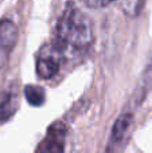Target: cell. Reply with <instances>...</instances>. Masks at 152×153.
Masks as SVG:
<instances>
[{
  "label": "cell",
  "instance_id": "ba28073f",
  "mask_svg": "<svg viewBox=\"0 0 152 153\" xmlns=\"http://www.w3.org/2000/svg\"><path fill=\"white\" fill-rule=\"evenodd\" d=\"M117 5L123 10L124 13L128 16H136L140 13L142 8L144 7V1H139V0H131V1H120Z\"/></svg>",
  "mask_w": 152,
  "mask_h": 153
},
{
  "label": "cell",
  "instance_id": "52a82bcc",
  "mask_svg": "<svg viewBox=\"0 0 152 153\" xmlns=\"http://www.w3.org/2000/svg\"><path fill=\"white\" fill-rule=\"evenodd\" d=\"M24 97L32 106H42L45 102V89L38 85H27L24 87Z\"/></svg>",
  "mask_w": 152,
  "mask_h": 153
},
{
  "label": "cell",
  "instance_id": "5b68a950",
  "mask_svg": "<svg viewBox=\"0 0 152 153\" xmlns=\"http://www.w3.org/2000/svg\"><path fill=\"white\" fill-rule=\"evenodd\" d=\"M132 121H133L132 113H123L116 120L115 125L112 128V132H110L109 144H108V153L117 149L121 145V143L125 140V136L128 133L129 128H131Z\"/></svg>",
  "mask_w": 152,
  "mask_h": 153
},
{
  "label": "cell",
  "instance_id": "6da1fadb",
  "mask_svg": "<svg viewBox=\"0 0 152 153\" xmlns=\"http://www.w3.org/2000/svg\"><path fill=\"white\" fill-rule=\"evenodd\" d=\"M94 28L90 18L77 7L70 5L57 22L53 42L66 58H75L90 48Z\"/></svg>",
  "mask_w": 152,
  "mask_h": 153
},
{
  "label": "cell",
  "instance_id": "7a4b0ae2",
  "mask_svg": "<svg viewBox=\"0 0 152 153\" xmlns=\"http://www.w3.org/2000/svg\"><path fill=\"white\" fill-rule=\"evenodd\" d=\"M63 61V54L55 46V43H46L37 55V74L42 79L54 78L61 70Z\"/></svg>",
  "mask_w": 152,
  "mask_h": 153
},
{
  "label": "cell",
  "instance_id": "9c48e42d",
  "mask_svg": "<svg viewBox=\"0 0 152 153\" xmlns=\"http://www.w3.org/2000/svg\"><path fill=\"white\" fill-rule=\"evenodd\" d=\"M83 4L89 8H104L108 7L110 4V1H107V0H85Z\"/></svg>",
  "mask_w": 152,
  "mask_h": 153
},
{
  "label": "cell",
  "instance_id": "8992f818",
  "mask_svg": "<svg viewBox=\"0 0 152 153\" xmlns=\"http://www.w3.org/2000/svg\"><path fill=\"white\" fill-rule=\"evenodd\" d=\"M18 110V95L13 91L3 93L0 95V122L10 120Z\"/></svg>",
  "mask_w": 152,
  "mask_h": 153
},
{
  "label": "cell",
  "instance_id": "277c9868",
  "mask_svg": "<svg viewBox=\"0 0 152 153\" xmlns=\"http://www.w3.org/2000/svg\"><path fill=\"white\" fill-rule=\"evenodd\" d=\"M19 31L15 22L10 19L0 20V69L7 65L13 47L18 42Z\"/></svg>",
  "mask_w": 152,
  "mask_h": 153
},
{
  "label": "cell",
  "instance_id": "3957f363",
  "mask_svg": "<svg viewBox=\"0 0 152 153\" xmlns=\"http://www.w3.org/2000/svg\"><path fill=\"white\" fill-rule=\"evenodd\" d=\"M66 125L57 121L48 126L43 140L38 145L37 153H65L66 148Z\"/></svg>",
  "mask_w": 152,
  "mask_h": 153
}]
</instances>
